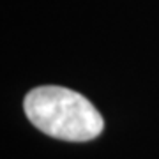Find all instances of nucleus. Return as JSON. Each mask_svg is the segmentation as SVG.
Returning <instances> with one entry per match:
<instances>
[{"label":"nucleus","instance_id":"1","mask_svg":"<svg viewBox=\"0 0 159 159\" xmlns=\"http://www.w3.org/2000/svg\"><path fill=\"white\" fill-rule=\"evenodd\" d=\"M23 108L39 131L64 142H90L104 127L96 106L66 87H37L27 94Z\"/></svg>","mask_w":159,"mask_h":159}]
</instances>
